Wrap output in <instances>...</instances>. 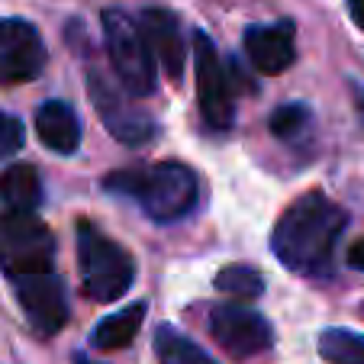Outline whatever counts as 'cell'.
Instances as JSON below:
<instances>
[{
    "label": "cell",
    "instance_id": "cell-1",
    "mask_svg": "<svg viewBox=\"0 0 364 364\" xmlns=\"http://www.w3.org/2000/svg\"><path fill=\"white\" fill-rule=\"evenodd\" d=\"M348 226V213L326 193L309 191L287 206L271 232V252L300 277H329L336 245Z\"/></svg>",
    "mask_w": 364,
    "mask_h": 364
},
{
    "label": "cell",
    "instance_id": "cell-2",
    "mask_svg": "<svg viewBox=\"0 0 364 364\" xmlns=\"http://www.w3.org/2000/svg\"><path fill=\"white\" fill-rule=\"evenodd\" d=\"M107 193L132 197L155 223H178L200 200V181L181 161H159L142 171H113L100 181Z\"/></svg>",
    "mask_w": 364,
    "mask_h": 364
},
{
    "label": "cell",
    "instance_id": "cell-3",
    "mask_svg": "<svg viewBox=\"0 0 364 364\" xmlns=\"http://www.w3.org/2000/svg\"><path fill=\"white\" fill-rule=\"evenodd\" d=\"M77 268L84 294L94 303H113L136 284V258L87 220L77 223Z\"/></svg>",
    "mask_w": 364,
    "mask_h": 364
},
{
    "label": "cell",
    "instance_id": "cell-4",
    "mask_svg": "<svg viewBox=\"0 0 364 364\" xmlns=\"http://www.w3.org/2000/svg\"><path fill=\"white\" fill-rule=\"evenodd\" d=\"M55 264V235L36 213L7 210L0 216V271L16 281L46 274Z\"/></svg>",
    "mask_w": 364,
    "mask_h": 364
},
{
    "label": "cell",
    "instance_id": "cell-5",
    "mask_svg": "<svg viewBox=\"0 0 364 364\" xmlns=\"http://www.w3.org/2000/svg\"><path fill=\"white\" fill-rule=\"evenodd\" d=\"M100 23H103L107 55H110L119 84L132 97H151L155 94V55H151L149 42H145L142 26L132 23L117 7L103 10Z\"/></svg>",
    "mask_w": 364,
    "mask_h": 364
},
{
    "label": "cell",
    "instance_id": "cell-6",
    "mask_svg": "<svg viewBox=\"0 0 364 364\" xmlns=\"http://www.w3.org/2000/svg\"><path fill=\"white\" fill-rule=\"evenodd\" d=\"M87 97H90V103H94L100 123L110 129V136L117 139V142L129 145V149H139V145L151 142V136H155V119L145 110L132 107L129 90L126 87L119 90L103 71L87 68Z\"/></svg>",
    "mask_w": 364,
    "mask_h": 364
},
{
    "label": "cell",
    "instance_id": "cell-7",
    "mask_svg": "<svg viewBox=\"0 0 364 364\" xmlns=\"http://www.w3.org/2000/svg\"><path fill=\"white\" fill-rule=\"evenodd\" d=\"M193 71H197V103L206 126H213L216 132H226L235 123L232 81H229V71L223 68L213 39L203 29L193 33Z\"/></svg>",
    "mask_w": 364,
    "mask_h": 364
},
{
    "label": "cell",
    "instance_id": "cell-8",
    "mask_svg": "<svg viewBox=\"0 0 364 364\" xmlns=\"http://www.w3.org/2000/svg\"><path fill=\"white\" fill-rule=\"evenodd\" d=\"M210 332H213L216 345L232 358H255L268 351L274 342L268 319L242 303H220L210 309Z\"/></svg>",
    "mask_w": 364,
    "mask_h": 364
},
{
    "label": "cell",
    "instance_id": "cell-9",
    "mask_svg": "<svg viewBox=\"0 0 364 364\" xmlns=\"http://www.w3.org/2000/svg\"><path fill=\"white\" fill-rule=\"evenodd\" d=\"M14 290L36 336L48 338L65 329V323H68V294H65V284L55 271L16 277Z\"/></svg>",
    "mask_w": 364,
    "mask_h": 364
},
{
    "label": "cell",
    "instance_id": "cell-10",
    "mask_svg": "<svg viewBox=\"0 0 364 364\" xmlns=\"http://www.w3.org/2000/svg\"><path fill=\"white\" fill-rule=\"evenodd\" d=\"M48 52L39 29L26 20H0V84H26L46 71Z\"/></svg>",
    "mask_w": 364,
    "mask_h": 364
},
{
    "label": "cell",
    "instance_id": "cell-11",
    "mask_svg": "<svg viewBox=\"0 0 364 364\" xmlns=\"http://www.w3.org/2000/svg\"><path fill=\"white\" fill-rule=\"evenodd\" d=\"M294 39H296L294 23L281 20V23H271V26H248L242 42H245V55L255 65V71L281 75V71H287L294 65V55H296Z\"/></svg>",
    "mask_w": 364,
    "mask_h": 364
},
{
    "label": "cell",
    "instance_id": "cell-12",
    "mask_svg": "<svg viewBox=\"0 0 364 364\" xmlns=\"http://www.w3.org/2000/svg\"><path fill=\"white\" fill-rule=\"evenodd\" d=\"M139 26L145 33V42H149L151 55L159 58V65L165 68L168 77L181 81L184 75V36H181V20L165 7H149L139 16Z\"/></svg>",
    "mask_w": 364,
    "mask_h": 364
},
{
    "label": "cell",
    "instance_id": "cell-13",
    "mask_svg": "<svg viewBox=\"0 0 364 364\" xmlns=\"http://www.w3.org/2000/svg\"><path fill=\"white\" fill-rule=\"evenodd\" d=\"M36 132H39V142L58 155H75L81 145V119H77L75 107L65 100L42 103L36 110Z\"/></svg>",
    "mask_w": 364,
    "mask_h": 364
},
{
    "label": "cell",
    "instance_id": "cell-14",
    "mask_svg": "<svg viewBox=\"0 0 364 364\" xmlns=\"http://www.w3.org/2000/svg\"><path fill=\"white\" fill-rule=\"evenodd\" d=\"M142 319H145V303H132V306L119 309L113 316L100 319L90 332V345L97 351H119L139 336L142 329Z\"/></svg>",
    "mask_w": 364,
    "mask_h": 364
},
{
    "label": "cell",
    "instance_id": "cell-15",
    "mask_svg": "<svg viewBox=\"0 0 364 364\" xmlns=\"http://www.w3.org/2000/svg\"><path fill=\"white\" fill-rule=\"evenodd\" d=\"M0 203L7 210L33 213L42 203V178L33 165H10L0 174Z\"/></svg>",
    "mask_w": 364,
    "mask_h": 364
},
{
    "label": "cell",
    "instance_id": "cell-16",
    "mask_svg": "<svg viewBox=\"0 0 364 364\" xmlns=\"http://www.w3.org/2000/svg\"><path fill=\"white\" fill-rule=\"evenodd\" d=\"M155 355H159L161 364H216L193 338H187L174 326H159L155 329Z\"/></svg>",
    "mask_w": 364,
    "mask_h": 364
},
{
    "label": "cell",
    "instance_id": "cell-17",
    "mask_svg": "<svg viewBox=\"0 0 364 364\" xmlns=\"http://www.w3.org/2000/svg\"><path fill=\"white\" fill-rule=\"evenodd\" d=\"M319 355L329 364H364V336L351 329H326L319 336Z\"/></svg>",
    "mask_w": 364,
    "mask_h": 364
},
{
    "label": "cell",
    "instance_id": "cell-18",
    "mask_svg": "<svg viewBox=\"0 0 364 364\" xmlns=\"http://www.w3.org/2000/svg\"><path fill=\"white\" fill-rule=\"evenodd\" d=\"M216 290L229 294L232 300H255L264 294V277L248 264H229L216 274Z\"/></svg>",
    "mask_w": 364,
    "mask_h": 364
},
{
    "label": "cell",
    "instance_id": "cell-19",
    "mask_svg": "<svg viewBox=\"0 0 364 364\" xmlns=\"http://www.w3.org/2000/svg\"><path fill=\"white\" fill-rule=\"evenodd\" d=\"M309 110L306 103H281L274 113H271V132H274L277 139H284V142H294V139H300L303 132H306L309 126Z\"/></svg>",
    "mask_w": 364,
    "mask_h": 364
},
{
    "label": "cell",
    "instance_id": "cell-20",
    "mask_svg": "<svg viewBox=\"0 0 364 364\" xmlns=\"http://www.w3.org/2000/svg\"><path fill=\"white\" fill-rule=\"evenodd\" d=\"M23 139H26V132H23V123L16 117H10V113L0 110V161H4V159H14L16 151L23 149Z\"/></svg>",
    "mask_w": 364,
    "mask_h": 364
},
{
    "label": "cell",
    "instance_id": "cell-21",
    "mask_svg": "<svg viewBox=\"0 0 364 364\" xmlns=\"http://www.w3.org/2000/svg\"><path fill=\"white\" fill-rule=\"evenodd\" d=\"M348 264L351 268H358V271H364V239L355 242V245L348 248Z\"/></svg>",
    "mask_w": 364,
    "mask_h": 364
},
{
    "label": "cell",
    "instance_id": "cell-22",
    "mask_svg": "<svg viewBox=\"0 0 364 364\" xmlns=\"http://www.w3.org/2000/svg\"><path fill=\"white\" fill-rule=\"evenodd\" d=\"M348 14H351V20L364 29V0H348Z\"/></svg>",
    "mask_w": 364,
    "mask_h": 364
},
{
    "label": "cell",
    "instance_id": "cell-23",
    "mask_svg": "<svg viewBox=\"0 0 364 364\" xmlns=\"http://www.w3.org/2000/svg\"><path fill=\"white\" fill-rule=\"evenodd\" d=\"M75 364H94V361H87L84 355H75Z\"/></svg>",
    "mask_w": 364,
    "mask_h": 364
}]
</instances>
